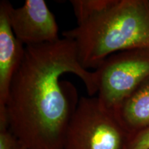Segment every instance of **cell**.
I'll list each match as a JSON object with an SVG mask.
<instances>
[{
	"mask_svg": "<svg viewBox=\"0 0 149 149\" xmlns=\"http://www.w3.org/2000/svg\"><path fill=\"white\" fill-rule=\"evenodd\" d=\"M0 149H27L8 126H0Z\"/></svg>",
	"mask_w": 149,
	"mask_h": 149,
	"instance_id": "9",
	"label": "cell"
},
{
	"mask_svg": "<svg viewBox=\"0 0 149 149\" xmlns=\"http://www.w3.org/2000/svg\"><path fill=\"white\" fill-rule=\"evenodd\" d=\"M73 73L88 95L97 93L98 76L81 66L70 39L25 46L6 107L8 128L27 149H64L67 129L79 100L75 87L60 81Z\"/></svg>",
	"mask_w": 149,
	"mask_h": 149,
	"instance_id": "1",
	"label": "cell"
},
{
	"mask_svg": "<svg viewBox=\"0 0 149 149\" xmlns=\"http://www.w3.org/2000/svg\"><path fill=\"white\" fill-rule=\"evenodd\" d=\"M13 6L0 2V126H8L6 107L14 74L23 59L25 46L15 35L10 22Z\"/></svg>",
	"mask_w": 149,
	"mask_h": 149,
	"instance_id": "6",
	"label": "cell"
},
{
	"mask_svg": "<svg viewBox=\"0 0 149 149\" xmlns=\"http://www.w3.org/2000/svg\"><path fill=\"white\" fill-rule=\"evenodd\" d=\"M99 102L115 112L121 103L149 77V49L121 51L109 56L95 69Z\"/></svg>",
	"mask_w": 149,
	"mask_h": 149,
	"instance_id": "4",
	"label": "cell"
},
{
	"mask_svg": "<svg viewBox=\"0 0 149 149\" xmlns=\"http://www.w3.org/2000/svg\"><path fill=\"white\" fill-rule=\"evenodd\" d=\"M15 35L24 46L40 45L59 40L55 16L44 0H26L10 12Z\"/></svg>",
	"mask_w": 149,
	"mask_h": 149,
	"instance_id": "5",
	"label": "cell"
},
{
	"mask_svg": "<svg viewBox=\"0 0 149 149\" xmlns=\"http://www.w3.org/2000/svg\"><path fill=\"white\" fill-rule=\"evenodd\" d=\"M62 35L73 41L87 70L118 52L149 49V1L115 0L108 10Z\"/></svg>",
	"mask_w": 149,
	"mask_h": 149,
	"instance_id": "2",
	"label": "cell"
},
{
	"mask_svg": "<svg viewBox=\"0 0 149 149\" xmlns=\"http://www.w3.org/2000/svg\"><path fill=\"white\" fill-rule=\"evenodd\" d=\"M114 113L132 136L149 126V77L130 93Z\"/></svg>",
	"mask_w": 149,
	"mask_h": 149,
	"instance_id": "7",
	"label": "cell"
},
{
	"mask_svg": "<svg viewBox=\"0 0 149 149\" xmlns=\"http://www.w3.org/2000/svg\"><path fill=\"white\" fill-rule=\"evenodd\" d=\"M131 137L97 97H81L67 129L64 149H128Z\"/></svg>",
	"mask_w": 149,
	"mask_h": 149,
	"instance_id": "3",
	"label": "cell"
},
{
	"mask_svg": "<svg viewBox=\"0 0 149 149\" xmlns=\"http://www.w3.org/2000/svg\"><path fill=\"white\" fill-rule=\"evenodd\" d=\"M77 26L82 25L98 16L114 4L115 0H71Z\"/></svg>",
	"mask_w": 149,
	"mask_h": 149,
	"instance_id": "8",
	"label": "cell"
},
{
	"mask_svg": "<svg viewBox=\"0 0 149 149\" xmlns=\"http://www.w3.org/2000/svg\"><path fill=\"white\" fill-rule=\"evenodd\" d=\"M128 149H149V126L132 136Z\"/></svg>",
	"mask_w": 149,
	"mask_h": 149,
	"instance_id": "10",
	"label": "cell"
}]
</instances>
